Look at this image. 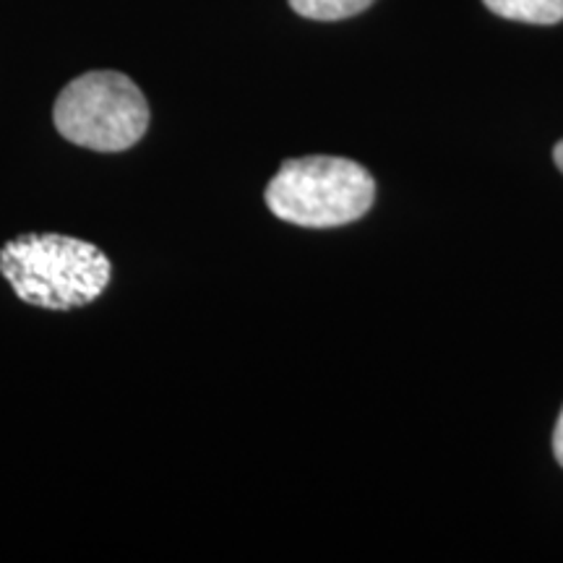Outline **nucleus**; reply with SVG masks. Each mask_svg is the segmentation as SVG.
Instances as JSON below:
<instances>
[{
  "label": "nucleus",
  "mask_w": 563,
  "mask_h": 563,
  "mask_svg": "<svg viewBox=\"0 0 563 563\" xmlns=\"http://www.w3.org/2000/svg\"><path fill=\"white\" fill-rule=\"evenodd\" d=\"M53 121L70 144L104 154L125 152L150 129V104L125 74L91 70L60 91Z\"/></svg>",
  "instance_id": "3"
},
{
  "label": "nucleus",
  "mask_w": 563,
  "mask_h": 563,
  "mask_svg": "<svg viewBox=\"0 0 563 563\" xmlns=\"http://www.w3.org/2000/svg\"><path fill=\"white\" fill-rule=\"evenodd\" d=\"M290 5L302 19L342 21L363 13L373 5V0H290Z\"/></svg>",
  "instance_id": "5"
},
{
  "label": "nucleus",
  "mask_w": 563,
  "mask_h": 563,
  "mask_svg": "<svg viewBox=\"0 0 563 563\" xmlns=\"http://www.w3.org/2000/svg\"><path fill=\"white\" fill-rule=\"evenodd\" d=\"M553 159H555V165H559V170L563 173V141H559V144H555Z\"/></svg>",
  "instance_id": "7"
},
{
  "label": "nucleus",
  "mask_w": 563,
  "mask_h": 563,
  "mask_svg": "<svg viewBox=\"0 0 563 563\" xmlns=\"http://www.w3.org/2000/svg\"><path fill=\"white\" fill-rule=\"evenodd\" d=\"M553 454L563 467V410L559 415V422H555V431H553Z\"/></svg>",
  "instance_id": "6"
},
{
  "label": "nucleus",
  "mask_w": 563,
  "mask_h": 563,
  "mask_svg": "<svg viewBox=\"0 0 563 563\" xmlns=\"http://www.w3.org/2000/svg\"><path fill=\"white\" fill-rule=\"evenodd\" d=\"M376 199V180L342 157L287 159L266 186V207L300 228H340L361 220Z\"/></svg>",
  "instance_id": "2"
},
{
  "label": "nucleus",
  "mask_w": 563,
  "mask_h": 563,
  "mask_svg": "<svg viewBox=\"0 0 563 563\" xmlns=\"http://www.w3.org/2000/svg\"><path fill=\"white\" fill-rule=\"evenodd\" d=\"M0 274L26 306L70 311L95 302L110 285V258L68 235H21L0 251Z\"/></svg>",
  "instance_id": "1"
},
{
  "label": "nucleus",
  "mask_w": 563,
  "mask_h": 563,
  "mask_svg": "<svg viewBox=\"0 0 563 563\" xmlns=\"http://www.w3.org/2000/svg\"><path fill=\"white\" fill-rule=\"evenodd\" d=\"M498 16L551 26L563 21V0H483Z\"/></svg>",
  "instance_id": "4"
}]
</instances>
